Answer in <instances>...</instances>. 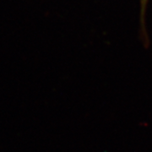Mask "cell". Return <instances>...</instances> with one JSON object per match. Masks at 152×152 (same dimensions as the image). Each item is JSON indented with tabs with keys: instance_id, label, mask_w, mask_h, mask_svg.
Returning a JSON list of instances; mask_svg holds the SVG:
<instances>
[{
	"instance_id": "cell-1",
	"label": "cell",
	"mask_w": 152,
	"mask_h": 152,
	"mask_svg": "<svg viewBox=\"0 0 152 152\" xmlns=\"http://www.w3.org/2000/svg\"><path fill=\"white\" fill-rule=\"evenodd\" d=\"M145 1H146V0H142V2H143V3H145Z\"/></svg>"
}]
</instances>
